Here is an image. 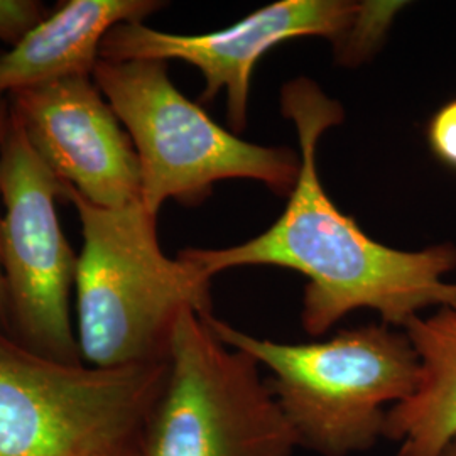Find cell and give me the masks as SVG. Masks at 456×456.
<instances>
[{"label":"cell","mask_w":456,"mask_h":456,"mask_svg":"<svg viewBox=\"0 0 456 456\" xmlns=\"http://www.w3.org/2000/svg\"><path fill=\"white\" fill-rule=\"evenodd\" d=\"M281 109L299 139V175L288 205L264 233L228 248H184L181 257L213 277L245 265H274L306 277L301 325L322 337L346 314L372 310L382 323L404 328L429 308H456V248L397 250L375 242L331 201L318 175V144L343 120L342 105L310 78L281 92Z\"/></svg>","instance_id":"obj_1"},{"label":"cell","mask_w":456,"mask_h":456,"mask_svg":"<svg viewBox=\"0 0 456 456\" xmlns=\"http://www.w3.org/2000/svg\"><path fill=\"white\" fill-rule=\"evenodd\" d=\"M63 200L82 225L75 299L83 362L109 369L169 360L181 314H213L212 277L164 254L158 216L142 201L103 208L66 183Z\"/></svg>","instance_id":"obj_2"},{"label":"cell","mask_w":456,"mask_h":456,"mask_svg":"<svg viewBox=\"0 0 456 456\" xmlns=\"http://www.w3.org/2000/svg\"><path fill=\"white\" fill-rule=\"evenodd\" d=\"M222 342L265 369L273 395L299 448L318 456H354L384 440L389 409L414 391L419 360L403 328L340 330L325 342L259 338L207 316Z\"/></svg>","instance_id":"obj_3"},{"label":"cell","mask_w":456,"mask_h":456,"mask_svg":"<svg viewBox=\"0 0 456 456\" xmlns=\"http://www.w3.org/2000/svg\"><path fill=\"white\" fill-rule=\"evenodd\" d=\"M167 370L49 359L0 325V456H139Z\"/></svg>","instance_id":"obj_4"},{"label":"cell","mask_w":456,"mask_h":456,"mask_svg":"<svg viewBox=\"0 0 456 456\" xmlns=\"http://www.w3.org/2000/svg\"><path fill=\"white\" fill-rule=\"evenodd\" d=\"M131 137L141 167V201L158 216L166 201L198 205L218 181L254 180L289 195L299 156L252 144L224 129L171 82L164 61L98 60L92 75Z\"/></svg>","instance_id":"obj_5"},{"label":"cell","mask_w":456,"mask_h":456,"mask_svg":"<svg viewBox=\"0 0 456 456\" xmlns=\"http://www.w3.org/2000/svg\"><path fill=\"white\" fill-rule=\"evenodd\" d=\"M297 450L261 365L222 342L207 316L184 311L139 456H294Z\"/></svg>","instance_id":"obj_6"},{"label":"cell","mask_w":456,"mask_h":456,"mask_svg":"<svg viewBox=\"0 0 456 456\" xmlns=\"http://www.w3.org/2000/svg\"><path fill=\"white\" fill-rule=\"evenodd\" d=\"M404 2L281 0L244 17L227 29L207 34H171L144 22L118 24L105 36L100 60L171 61L200 69L205 90L200 102L227 94L228 124L233 134L247 126L252 71L262 56L296 37H325L337 60L346 65L365 61L380 48Z\"/></svg>","instance_id":"obj_7"},{"label":"cell","mask_w":456,"mask_h":456,"mask_svg":"<svg viewBox=\"0 0 456 456\" xmlns=\"http://www.w3.org/2000/svg\"><path fill=\"white\" fill-rule=\"evenodd\" d=\"M58 200H63V183L37 156L11 110L0 146V264L7 331L45 357L80 363L71 316L78 256L63 233Z\"/></svg>","instance_id":"obj_8"},{"label":"cell","mask_w":456,"mask_h":456,"mask_svg":"<svg viewBox=\"0 0 456 456\" xmlns=\"http://www.w3.org/2000/svg\"><path fill=\"white\" fill-rule=\"evenodd\" d=\"M7 98L34 151L58 180L103 208L141 201L137 152L92 77L33 86Z\"/></svg>","instance_id":"obj_9"},{"label":"cell","mask_w":456,"mask_h":456,"mask_svg":"<svg viewBox=\"0 0 456 456\" xmlns=\"http://www.w3.org/2000/svg\"><path fill=\"white\" fill-rule=\"evenodd\" d=\"M156 0H66L16 46L0 53V97L77 77H92L105 36L118 24L144 22Z\"/></svg>","instance_id":"obj_10"},{"label":"cell","mask_w":456,"mask_h":456,"mask_svg":"<svg viewBox=\"0 0 456 456\" xmlns=\"http://www.w3.org/2000/svg\"><path fill=\"white\" fill-rule=\"evenodd\" d=\"M419 360L414 391L387 412L395 456H443L456 440V308L414 316L403 328Z\"/></svg>","instance_id":"obj_11"},{"label":"cell","mask_w":456,"mask_h":456,"mask_svg":"<svg viewBox=\"0 0 456 456\" xmlns=\"http://www.w3.org/2000/svg\"><path fill=\"white\" fill-rule=\"evenodd\" d=\"M48 14L37 0H0V41L16 46Z\"/></svg>","instance_id":"obj_12"},{"label":"cell","mask_w":456,"mask_h":456,"mask_svg":"<svg viewBox=\"0 0 456 456\" xmlns=\"http://www.w3.org/2000/svg\"><path fill=\"white\" fill-rule=\"evenodd\" d=\"M428 141L441 163L456 169V100L441 107L431 118Z\"/></svg>","instance_id":"obj_13"},{"label":"cell","mask_w":456,"mask_h":456,"mask_svg":"<svg viewBox=\"0 0 456 456\" xmlns=\"http://www.w3.org/2000/svg\"><path fill=\"white\" fill-rule=\"evenodd\" d=\"M9 117H11L9 98L0 97V146L7 131ZM0 222H2V213H0ZM0 325L7 330V294H5V282L2 274V264H0Z\"/></svg>","instance_id":"obj_14"},{"label":"cell","mask_w":456,"mask_h":456,"mask_svg":"<svg viewBox=\"0 0 456 456\" xmlns=\"http://www.w3.org/2000/svg\"><path fill=\"white\" fill-rule=\"evenodd\" d=\"M443 456H456V440L446 448V452L443 453Z\"/></svg>","instance_id":"obj_15"}]
</instances>
